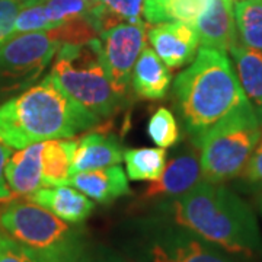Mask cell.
<instances>
[{
    "label": "cell",
    "instance_id": "obj_19",
    "mask_svg": "<svg viewBox=\"0 0 262 262\" xmlns=\"http://www.w3.org/2000/svg\"><path fill=\"white\" fill-rule=\"evenodd\" d=\"M76 141L54 139L44 141L42 149V185L44 188L69 185Z\"/></svg>",
    "mask_w": 262,
    "mask_h": 262
},
{
    "label": "cell",
    "instance_id": "obj_2",
    "mask_svg": "<svg viewBox=\"0 0 262 262\" xmlns=\"http://www.w3.org/2000/svg\"><path fill=\"white\" fill-rule=\"evenodd\" d=\"M101 121L73 102L48 75L0 105V139L13 149L69 139Z\"/></svg>",
    "mask_w": 262,
    "mask_h": 262
},
{
    "label": "cell",
    "instance_id": "obj_14",
    "mask_svg": "<svg viewBox=\"0 0 262 262\" xmlns=\"http://www.w3.org/2000/svg\"><path fill=\"white\" fill-rule=\"evenodd\" d=\"M27 198L70 225L83 223L95 208L94 201L89 196L67 185L41 188Z\"/></svg>",
    "mask_w": 262,
    "mask_h": 262
},
{
    "label": "cell",
    "instance_id": "obj_9",
    "mask_svg": "<svg viewBox=\"0 0 262 262\" xmlns=\"http://www.w3.org/2000/svg\"><path fill=\"white\" fill-rule=\"evenodd\" d=\"M144 47V24H118L101 34L103 69L113 91L121 98L130 86L133 67Z\"/></svg>",
    "mask_w": 262,
    "mask_h": 262
},
{
    "label": "cell",
    "instance_id": "obj_12",
    "mask_svg": "<svg viewBox=\"0 0 262 262\" xmlns=\"http://www.w3.org/2000/svg\"><path fill=\"white\" fill-rule=\"evenodd\" d=\"M194 28L203 47L230 51L239 44L234 24L233 3L230 0H210L206 10L196 19Z\"/></svg>",
    "mask_w": 262,
    "mask_h": 262
},
{
    "label": "cell",
    "instance_id": "obj_22",
    "mask_svg": "<svg viewBox=\"0 0 262 262\" xmlns=\"http://www.w3.org/2000/svg\"><path fill=\"white\" fill-rule=\"evenodd\" d=\"M102 3L101 27L102 32L118 24H144L143 5L144 0H99Z\"/></svg>",
    "mask_w": 262,
    "mask_h": 262
},
{
    "label": "cell",
    "instance_id": "obj_15",
    "mask_svg": "<svg viewBox=\"0 0 262 262\" xmlns=\"http://www.w3.org/2000/svg\"><path fill=\"white\" fill-rule=\"evenodd\" d=\"M69 185L101 204H110L130 192L127 177L118 165L72 173Z\"/></svg>",
    "mask_w": 262,
    "mask_h": 262
},
{
    "label": "cell",
    "instance_id": "obj_20",
    "mask_svg": "<svg viewBox=\"0 0 262 262\" xmlns=\"http://www.w3.org/2000/svg\"><path fill=\"white\" fill-rule=\"evenodd\" d=\"M127 175L131 181H158L166 166V151L162 147H143L124 151Z\"/></svg>",
    "mask_w": 262,
    "mask_h": 262
},
{
    "label": "cell",
    "instance_id": "obj_27",
    "mask_svg": "<svg viewBox=\"0 0 262 262\" xmlns=\"http://www.w3.org/2000/svg\"><path fill=\"white\" fill-rule=\"evenodd\" d=\"M28 0H0V46L12 37L15 20Z\"/></svg>",
    "mask_w": 262,
    "mask_h": 262
},
{
    "label": "cell",
    "instance_id": "obj_16",
    "mask_svg": "<svg viewBox=\"0 0 262 262\" xmlns=\"http://www.w3.org/2000/svg\"><path fill=\"white\" fill-rule=\"evenodd\" d=\"M124 159L120 143L113 136L102 133H91L76 141L72 173L110 168Z\"/></svg>",
    "mask_w": 262,
    "mask_h": 262
},
{
    "label": "cell",
    "instance_id": "obj_32",
    "mask_svg": "<svg viewBox=\"0 0 262 262\" xmlns=\"http://www.w3.org/2000/svg\"><path fill=\"white\" fill-rule=\"evenodd\" d=\"M232 3H237V2H242V0H230Z\"/></svg>",
    "mask_w": 262,
    "mask_h": 262
},
{
    "label": "cell",
    "instance_id": "obj_34",
    "mask_svg": "<svg viewBox=\"0 0 262 262\" xmlns=\"http://www.w3.org/2000/svg\"><path fill=\"white\" fill-rule=\"evenodd\" d=\"M86 2H98V0H86Z\"/></svg>",
    "mask_w": 262,
    "mask_h": 262
},
{
    "label": "cell",
    "instance_id": "obj_5",
    "mask_svg": "<svg viewBox=\"0 0 262 262\" xmlns=\"http://www.w3.org/2000/svg\"><path fill=\"white\" fill-rule=\"evenodd\" d=\"M50 76L63 94L99 120L110 117L121 102L105 73L99 38L84 44H63Z\"/></svg>",
    "mask_w": 262,
    "mask_h": 262
},
{
    "label": "cell",
    "instance_id": "obj_10",
    "mask_svg": "<svg viewBox=\"0 0 262 262\" xmlns=\"http://www.w3.org/2000/svg\"><path fill=\"white\" fill-rule=\"evenodd\" d=\"M147 35L155 53L172 70L189 64L200 47L196 29L178 20L158 24L150 28Z\"/></svg>",
    "mask_w": 262,
    "mask_h": 262
},
{
    "label": "cell",
    "instance_id": "obj_33",
    "mask_svg": "<svg viewBox=\"0 0 262 262\" xmlns=\"http://www.w3.org/2000/svg\"><path fill=\"white\" fill-rule=\"evenodd\" d=\"M2 239H3V234H2V232H0V244H2Z\"/></svg>",
    "mask_w": 262,
    "mask_h": 262
},
{
    "label": "cell",
    "instance_id": "obj_18",
    "mask_svg": "<svg viewBox=\"0 0 262 262\" xmlns=\"http://www.w3.org/2000/svg\"><path fill=\"white\" fill-rule=\"evenodd\" d=\"M229 53L245 96L262 122V51L236 44Z\"/></svg>",
    "mask_w": 262,
    "mask_h": 262
},
{
    "label": "cell",
    "instance_id": "obj_21",
    "mask_svg": "<svg viewBox=\"0 0 262 262\" xmlns=\"http://www.w3.org/2000/svg\"><path fill=\"white\" fill-rule=\"evenodd\" d=\"M233 15L241 44L262 51V0L234 3Z\"/></svg>",
    "mask_w": 262,
    "mask_h": 262
},
{
    "label": "cell",
    "instance_id": "obj_17",
    "mask_svg": "<svg viewBox=\"0 0 262 262\" xmlns=\"http://www.w3.org/2000/svg\"><path fill=\"white\" fill-rule=\"evenodd\" d=\"M170 82V72L155 53V50L149 47L143 48L131 75V84L134 92L140 98L150 101L162 99L168 94Z\"/></svg>",
    "mask_w": 262,
    "mask_h": 262
},
{
    "label": "cell",
    "instance_id": "obj_31",
    "mask_svg": "<svg viewBox=\"0 0 262 262\" xmlns=\"http://www.w3.org/2000/svg\"><path fill=\"white\" fill-rule=\"evenodd\" d=\"M259 207H261V210H262V194L261 196H259Z\"/></svg>",
    "mask_w": 262,
    "mask_h": 262
},
{
    "label": "cell",
    "instance_id": "obj_30",
    "mask_svg": "<svg viewBox=\"0 0 262 262\" xmlns=\"http://www.w3.org/2000/svg\"><path fill=\"white\" fill-rule=\"evenodd\" d=\"M79 262H124L120 258L114 256V255H106V253H88L84 252L83 256L80 258Z\"/></svg>",
    "mask_w": 262,
    "mask_h": 262
},
{
    "label": "cell",
    "instance_id": "obj_25",
    "mask_svg": "<svg viewBox=\"0 0 262 262\" xmlns=\"http://www.w3.org/2000/svg\"><path fill=\"white\" fill-rule=\"evenodd\" d=\"M53 28L51 22L48 20L46 10L41 0H34L25 5L19 12L18 18L15 20L13 34H24V32H37V31H50Z\"/></svg>",
    "mask_w": 262,
    "mask_h": 262
},
{
    "label": "cell",
    "instance_id": "obj_6",
    "mask_svg": "<svg viewBox=\"0 0 262 262\" xmlns=\"http://www.w3.org/2000/svg\"><path fill=\"white\" fill-rule=\"evenodd\" d=\"M0 227L10 239L50 262H79L84 253L83 232L47 208L27 200H12L0 211Z\"/></svg>",
    "mask_w": 262,
    "mask_h": 262
},
{
    "label": "cell",
    "instance_id": "obj_29",
    "mask_svg": "<svg viewBox=\"0 0 262 262\" xmlns=\"http://www.w3.org/2000/svg\"><path fill=\"white\" fill-rule=\"evenodd\" d=\"M10 156H12V147L0 139V203H8L15 198L5 177V169Z\"/></svg>",
    "mask_w": 262,
    "mask_h": 262
},
{
    "label": "cell",
    "instance_id": "obj_28",
    "mask_svg": "<svg viewBox=\"0 0 262 262\" xmlns=\"http://www.w3.org/2000/svg\"><path fill=\"white\" fill-rule=\"evenodd\" d=\"M242 175L245 179H248V182L262 185V137L248 160Z\"/></svg>",
    "mask_w": 262,
    "mask_h": 262
},
{
    "label": "cell",
    "instance_id": "obj_26",
    "mask_svg": "<svg viewBox=\"0 0 262 262\" xmlns=\"http://www.w3.org/2000/svg\"><path fill=\"white\" fill-rule=\"evenodd\" d=\"M0 262H50L47 258L29 249L9 236H3L0 244Z\"/></svg>",
    "mask_w": 262,
    "mask_h": 262
},
{
    "label": "cell",
    "instance_id": "obj_4",
    "mask_svg": "<svg viewBox=\"0 0 262 262\" xmlns=\"http://www.w3.org/2000/svg\"><path fill=\"white\" fill-rule=\"evenodd\" d=\"M261 137L262 122L251 103L236 106L194 140L203 181L223 184L241 175Z\"/></svg>",
    "mask_w": 262,
    "mask_h": 262
},
{
    "label": "cell",
    "instance_id": "obj_8",
    "mask_svg": "<svg viewBox=\"0 0 262 262\" xmlns=\"http://www.w3.org/2000/svg\"><path fill=\"white\" fill-rule=\"evenodd\" d=\"M144 230L140 249L147 262H234L217 246L175 222L153 223Z\"/></svg>",
    "mask_w": 262,
    "mask_h": 262
},
{
    "label": "cell",
    "instance_id": "obj_23",
    "mask_svg": "<svg viewBox=\"0 0 262 262\" xmlns=\"http://www.w3.org/2000/svg\"><path fill=\"white\" fill-rule=\"evenodd\" d=\"M48 20L53 28H58L63 24L77 18L92 15L101 2H86V0H41Z\"/></svg>",
    "mask_w": 262,
    "mask_h": 262
},
{
    "label": "cell",
    "instance_id": "obj_3",
    "mask_svg": "<svg viewBox=\"0 0 262 262\" xmlns=\"http://www.w3.org/2000/svg\"><path fill=\"white\" fill-rule=\"evenodd\" d=\"M172 94L192 141L248 101L227 54L203 46L191 64L175 79Z\"/></svg>",
    "mask_w": 262,
    "mask_h": 262
},
{
    "label": "cell",
    "instance_id": "obj_13",
    "mask_svg": "<svg viewBox=\"0 0 262 262\" xmlns=\"http://www.w3.org/2000/svg\"><path fill=\"white\" fill-rule=\"evenodd\" d=\"M42 149L44 141L19 149L8 160L6 182L15 196H29L42 185Z\"/></svg>",
    "mask_w": 262,
    "mask_h": 262
},
{
    "label": "cell",
    "instance_id": "obj_1",
    "mask_svg": "<svg viewBox=\"0 0 262 262\" xmlns=\"http://www.w3.org/2000/svg\"><path fill=\"white\" fill-rule=\"evenodd\" d=\"M172 220L227 253L262 256V234L252 208L223 184L201 181L172 201Z\"/></svg>",
    "mask_w": 262,
    "mask_h": 262
},
{
    "label": "cell",
    "instance_id": "obj_7",
    "mask_svg": "<svg viewBox=\"0 0 262 262\" xmlns=\"http://www.w3.org/2000/svg\"><path fill=\"white\" fill-rule=\"evenodd\" d=\"M63 44L58 28L8 38L0 46V105L37 83Z\"/></svg>",
    "mask_w": 262,
    "mask_h": 262
},
{
    "label": "cell",
    "instance_id": "obj_24",
    "mask_svg": "<svg viewBox=\"0 0 262 262\" xmlns=\"http://www.w3.org/2000/svg\"><path fill=\"white\" fill-rule=\"evenodd\" d=\"M147 133L151 141L162 149H168L179 140V127L177 118L168 108H159L151 115L147 124Z\"/></svg>",
    "mask_w": 262,
    "mask_h": 262
},
{
    "label": "cell",
    "instance_id": "obj_11",
    "mask_svg": "<svg viewBox=\"0 0 262 262\" xmlns=\"http://www.w3.org/2000/svg\"><path fill=\"white\" fill-rule=\"evenodd\" d=\"M201 181H203V175H201L198 149L189 150L169 162L160 178L155 181L144 191L143 200L146 201H162L170 198L177 200L189 192Z\"/></svg>",
    "mask_w": 262,
    "mask_h": 262
}]
</instances>
